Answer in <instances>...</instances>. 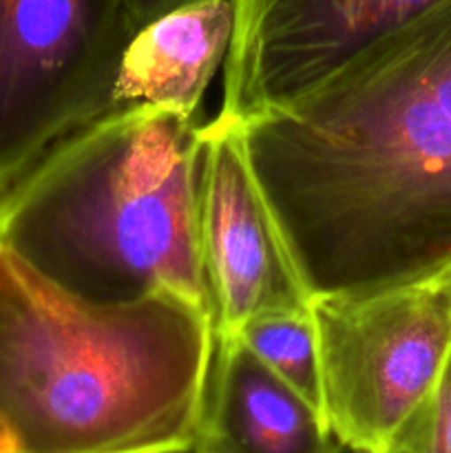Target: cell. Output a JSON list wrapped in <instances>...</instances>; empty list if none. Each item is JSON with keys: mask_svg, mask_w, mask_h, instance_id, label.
Listing matches in <instances>:
<instances>
[{"mask_svg": "<svg viewBox=\"0 0 451 453\" xmlns=\"http://www.w3.org/2000/svg\"><path fill=\"white\" fill-rule=\"evenodd\" d=\"M380 453H451V352L436 385L398 425Z\"/></svg>", "mask_w": 451, "mask_h": 453, "instance_id": "obj_11", "label": "cell"}, {"mask_svg": "<svg viewBox=\"0 0 451 453\" xmlns=\"http://www.w3.org/2000/svg\"><path fill=\"white\" fill-rule=\"evenodd\" d=\"M239 127L312 299L451 273V0Z\"/></svg>", "mask_w": 451, "mask_h": 453, "instance_id": "obj_1", "label": "cell"}, {"mask_svg": "<svg viewBox=\"0 0 451 453\" xmlns=\"http://www.w3.org/2000/svg\"><path fill=\"white\" fill-rule=\"evenodd\" d=\"M438 283H442V288H445L447 295H449V299H451V273L445 274V277H442Z\"/></svg>", "mask_w": 451, "mask_h": 453, "instance_id": "obj_14", "label": "cell"}, {"mask_svg": "<svg viewBox=\"0 0 451 453\" xmlns=\"http://www.w3.org/2000/svg\"><path fill=\"white\" fill-rule=\"evenodd\" d=\"M131 35L124 0H0V197L109 113Z\"/></svg>", "mask_w": 451, "mask_h": 453, "instance_id": "obj_4", "label": "cell"}, {"mask_svg": "<svg viewBox=\"0 0 451 453\" xmlns=\"http://www.w3.org/2000/svg\"><path fill=\"white\" fill-rule=\"evenodd\" d=\"M233 336L323 414L321 361L312 303L305 310L259 314L243 323Z\"/></svg>", "mask_w": 451, "mask_h": 453, "instance_id": "obj_10", "label": "cell"}, {"mask_svg": "<svg viewBox=\"0 0 451 453\" xmlns=\"http://www.w3.org/2000/svg\"><path fill=\"white\" fill-rule=\"evenodd\" d=\"M436 0H234L219 115L246 122L317 84Z\"/></svg>", "mask_w": 451, "mask_h": 453, "instance_id": "obj_6", "label": "cell"}, {"mask_svg": "<svg viewBox=\"0 0 451 453\" xmlns=\"http://www.w3.org/2000/svg\"><path fill=\"white\" fill-rule=\"evenodd\" d=\"M212 314L172 292L69 295L0 246V416L16 453H188Z\"/></svg>", "mask_w": 451, "mask_h": 453, "instance_id": "obj_2", "label": "cell"}, {"mask_svg": "<svg viewBox=\"0 0 451 453\" xmlns=\"http://www.w3.org/2000/svg\"><path fill=\"white\" fill-rule=\"evenodd\" d=\"M193 3H197V0H124V9H126L128 27L135 34L149 22Z\"/></svg>", "mask_w": 451, "mask_h": 453, "instance_id": "obj_12", "label": "cell"}, {"mask_svg": "<svg viewBox=\"0 0 451 453\" xmlns=\"http://www.w3.org/2000/svg\"><path fill=\"white\" fill-rule=\"evenodd\" d=\"M321 411L234 336L217 339L193 453H340Z\"/></svg>", "mask_w": 451, "mask_h": 453, "instance_id": "obj_8", "label": "cell"}, {"mask_svg": "<svg viewBox=\"0 0 451 453\" xmlns=\"http://www.w3.org/2000/svg\"><path fill=\"white\" fill-rule=\"evenodd\" d=\"M0 453H16V447H13V441H11V434H9L3 416H0Z\"/></svg>", "mask_w": 451, "mask_h": 453, "instance_id": "obj_13", "label": "cell"}, {"mask_svg": "<svg viewBox=\"0 0 451 453\" xmlns=\"http://www.w3.org/2000/svg\"><path fill=\"white\" fill-rule=\"evenodd\" d=\"M199 246L217 339L259 314L305 310V290L268 202L252 175L241 127L217 113L202 124Z\"/></svg>", "mask_w": 451, "mask_h": 453, "instance_id": "obj_7", "label": "cell"}, {"mask_svg": "<svg viewBox=\"0 0 451 453\" xmlns=\"http://www.w3.org/2000/svg\"><path fill=\"white\" fill-rule=\"evenodd\" d=\"M197 115L126 106L49 149L0 197V246L96 303L172 292L212 314Z\"/></svg>", "mask_w": 451, "mask_h": 453, "instance_id": "obj_3", "label": "cell"}, {"mask_svg": "<svg viewBox=\"0 0 451 453\" xmlns=\"http://www.w3.org/2000/svg\"><path fill=\"white\" fill-rule=\"evenodd\" d=\"M233 31L234 0H197L141 27L124 49L109 113L144 104L197 115Z\"/></svg>", "mask_w": 451, "mask_h": 453, "instance_id": "obj_9", "label": "cell"}, {"mask_svg": "<svg viewBox=\"0 0 451 453\" xmlns=\"http://www.w3.org/2000/svg\"><path fill=\"white\" fill-rule=\"evenodd\" d=\"M323 414L354 453H380L436 385L451 352L442 283L314 296Z\"/></svg>", "mask_w": 451, "mask_h": 453, "instance_id": "obj_5", "label": "cell"}]
</instances>
